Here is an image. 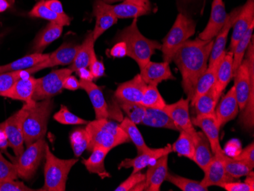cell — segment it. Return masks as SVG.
Returning a JSON list of instances; mask_svg holds the SVG:
<instances>
[{
	"label": "cell",
	"mask_w": 254,
	"mask_h": 191,
	"mask_svg": "<svg viewBox=\"0 0 254 191\" xmlns=\"http://www.w3.org/2000/svg\"><path fill=\"white\" fill-rule=\"evenodd\" d=\"M80 88L85 90L93 105L96 119L108 118L110 116L108 104L105 100L102 90L93 82L80 80Z\"/></svg>",
	"instance_id": "cb8c5ba5"
},
{
	"label": "cell",
	"mask_w": 254,
	"mask_h": 191,
	"mask_svg": "<svg viewBox=\"0 0 254 191\" xmlns=\"http://www.w3.org/2000/svg\"><path fill=\"white\" fill-rule=\"evenodd\" d=\"M34 190L27 187L23 182L17 180L0 182V191H32Z\"/></svg>",
	"instance_id": "f907efd6"
},
{
	"label": "cell",
	"mask_w": 254,
	"mask_h": 191,
	"mask_svg": "<svg viewBox=\"0 0 254 191\" xmlns=\"http://www.w3.org/2000/svg\"><path fill=\"white\" fill-rule=\"evenodd\" d=\"M36 85V78L30 76L29 78L18 79L13 87L2 97L13 100L22 101L25 104L34 102L33 100L34 90Z\"/></svg>",
	"instance_id": "484cf974"
},
{
	"label": "cell",
	"mask_w": 254,
	"mask_h": 191,
	"mask_svg": "<svg viewBox=\"0 0 254 191\" xmlns=\"http://www.w3.org/2000/svg\"><path fill=\"white\" fill-rule=\"evenodd\" d=\"M44 138L28 145L21 155L13 159L18 178L29 181L36 173L43 159L45 158L46 146Z\"/></svg>",
	"instance_id": "ba28073f"
},
{
	"label": "cell",
	"mask_w": 254,
	"mask_h": 191,
	"mask_svg": "<svg viewBox=\"0 0 254 191\" xmlns=\"http://www.w3.org/2000/svg\"><path fill=\"white\" fill-rule=\"evenodd\" d=\"M49 56L50 54H44L42 53H34L31 55L25 56L6 65H0V73L29 69L48 60Z\"/></svg>",
	"instance_id": "4dcf8cb0"
},
{
	"label": "cell",
	"mask_w": 254,
	"mask_h": 191,
	"mask_svg": "<svg viewBox=\"0 0 254 191\" xmlns=\"http://www.w3.org/2000/svg\"><path fill=\"white\" fill-rule=\"evenodd\" d=\"M10 5L11 4L8 0H0V12H5V10L9 8Z\"/></svg>",
	"instance_id": "94428289"
},
{
	"label": "cell",
	"mask_w": 254,
	"mask_h": 191,
	"mask_svg": "<svg viewBox=\"0 0 254 191\" xmlns=\"http://www.w3.org/2000/svg\"><path fill=\"white\" fill-rule=\"evenodd\" d=\"M71 146L75 156L80 157L88 149L89 138L85 128H76L69 136Z\"/></svg>",
	"instance_id": "b9f144b4"
},
{
	"label": "cell",
	"mask_w": 254,
	"mask_h": 191,
	"mask_svg": "<svg viewBox=\"0 0 254 191\" xmlns=\"http://www.w3.org/2000/svg\"><path fill=\"white\" fill-rule=\"evenodd\" d=\"M64 26L59 24L50 22L44 29L38 34L34 41L33 51L34 53H42L47 47L61 36Z\"/></svg>",
	"instance_id": "f546056e"
},
{
	"label": "cell",
	"mask_w": 254,
	"mask_h": 191,
	"mask_svg": "<svg viewBox=\"0 0 254 191\" xmlns=\"http://www.w3.org/2000/svg\"><path fill=\"white\" fill-rule=\"evenodd\" d=\"M219 98L215 95L213 89L211 88L209 92L198 98L194 104L196 115H213L218 105Z\"/></svg>",
	"instance_id": "f35d334b"
},
{
	"label": "cell",
	"mask_w": 254,
	"mask_h": 191,
	"mask_svg": "<svg viewBox=\"0 0 254 191\" xmlns=\"http://www.w3.org/2000/svg\"><path fill=\"white\" fill-rule=\"evenodd\" d=\"M209 140L203 132H198L194 140L193 161L202 171H205L213 158Z\"/></svg>",
	"instance_id": "83f0119b"
},
{
	"label": "cell",
	"mask_w": 254,
	"mask_h": 191,
	"mask_svg": "<svg viewBox=\"0 0 254 191\" xmlns=\"http://www.w3.org/2000/svg\"><path fill=\"white\" fill-rule=\"evenodd\" d=\"M110 151L111 149L104 147H96L91 150L89 158L82 161L89 173L98 175L101 179L111 178L105 165V158Z\"/></svg>",
	"instance_id": "4316f807"
},
{
	"label": "cell",
	"mask_w": 254,
	"mask_h": 191,
	"mask_svg": "<svg viewBox=\"0 0 254 191\" xmlns=\"http://www.w3.org/2000/svg\"><path fill=\"white\" fill-rule=\"evenodd\" d=\"M29 15L34 18H43V19L48 20L50 22H54V23L59 24L62 26L70 25L71 18L65 15H60L53 12L52 10L50 9L45 4V0H41L38 2L36 5L33 7L31 12H29Z\"/></svg>",
	"instance_id": "1f68e13d"
},
{
	"label": "cell",
	"mask_w": 254,
	"mask_h": 191,
	"mask_svg": "<svg viewBox=\"0 0 254 191\" xmlns=\"http://www.w3.org/2000/svg\"><path fill=\"white\" fill-rule=\"evenodd\" d=\"M195 23L185 14L179 13L168 35L163 39L161 51L165 62H172V58L178 48L193 36Z\"/></svg>",
	"instance_id": "52a82bcc"
},
{
	"label": "cell",
	"mask_w": 254,
	"mask_h": 191,
	"mask_svg": "<svg viewBox=\"0 0 254 191\" xmlns=\"http://www.w3.org/2000/svg\"><path fill=\"white\" fill-rule=\"evenodd\" d=\"M8 1L10 2L11 5H13L14 2H15V0H8Z\"/></svg>",
	"instance_id": "be15d7a7"
},
{
	"label": "cell",
	"mask_w": 254,
	"mask_h": 191,
	"mask_svg": "<svg viewBox=\"0 0 254 191\" xmlns=\"http://www.w3.org/2000/svg\"><path fill=\"white\" fill-rule=\"evenodd\" d=\"M165 181L178 187L183 191H208V188H204L200 182L188 179L179 175L168 173Z\"/></svg>",
	"instance_id": "7bdbcfd3"
},
{
	"label": "cell",
	"mask_w": 254,
	"mask_h": 191,
	"mask_svg": "<svg viewBox=\"0 0 254 191\" xmlns=\"http://www.w3.org/2000/svg\"><path fill=\"white\" fill-rule=\"evenodd\" d=\"M44 165V185L40 191H65L68 174L78 159H61L51 152L48 145L46 146Z\"/></svg>",
	"instance_id": "8992f818"
},
{
	"label": "cell",
	"mask_w": 254,
	"mask_h": 191,
	"mask_svg": "<svg viewBox=\"0 0 254 191\" xmlns=\"http://www.w3.org/2000/svg\"><path fill=\"white\" fill-rule=\"evenodd\" d=\"M54 118L57 122L65 125H87L88 123V121L72 114L64 105L61 107V109L55 114Z\"/></svg>",
	"instance_id": "f6af8a7d"
},
{
	"label": "cell",
	"mask_w": 254,
	"mask_h": 191,
	"mask_svg": "<svg viewBox=\"0 0 254 191\" xmlns=\"http://www.w3.org/2000/svg\"><path fill=\"white\" fill-rule=\"evenodd\" d=\"M8 147H9V145H8V140H7L5 132L0 128V151L7 152V149Z\"/></svg>",
	"instance_id": "680465c9"
},
{
	"label": "cell",
	"mask_w": 254,
	"mask_h": 191,
	"mask_svg": "<svg viewBox=\"0 0 254 191\" xmlns=\"http://www.w3.org/2000/svg\"><path fill=\"white\" fill-rule=\"evenodd\" d=\"M108 7L118 19L119 18H137L142 15H148L152 12V10L127 2L125 0L122 3L116 5H111L108 4Z\"/></svg>",
	"instance_id": "e575fe53"
},
{
	"label": "cell",
	"mask_w": 254,
	"mask_h": 191,
	"mask_svg": "<svg viewBox=\"0 0 254 191\" xmlns=\"http://www.w3.org/2000/svg\"><path fill=\"white\" fill-rule=\"evenodd\" d=\"M80 45L72 44H63L57 51L50 54L49 58L44 62L29 68L31 75L41 70V69L57 66L59 65H68L72 64L79 49Z\"/></svg>",
	"instance_id": "5bb4252c"
},
{
	"label": "cell",
	"mask_w": 254,
	"mask_h": 191,
	"mask_svg": "<svg viewBox=\"0 0 254 191\" xmlns=\"http://www.w3.org/2000/svg\"><path fill=\"white\" fill-rule=\"evenodd\" d=\"M172 145L168 144L165 147L160 148V149H148L146 152L138 154L134 159H126L121 162L118 168H132V173L141 172L142 169L148 165H152L157 159L161 158L165 155H169L172 152Z\"/></svg>",
	"instance_id": "9a60e30c"
},
{
	"label": "cell",
	"mask_w": 254,
	"mask_h": 191,
	"mask_svg": "<svg viewBox=\"0 0 254 191\" xmlns=\"http://www.w3.org/2000/svg\"><path fill=\"white\" fill-rule=\"evenodd\" d=\"M120 126L124 129L127 136L129 137V140L133 142L138 154L146 152L150 149V148L145 143L140 131L138 130L137 128L136 125L131 121L129 118H124Z\"/></svg>",
	"instance_id": "8d00e7d4"
},
{
	"label": "cell",
	"mask_w": 254,
	"mask_h": 191,
	"mask_svg": "<svg viewBox=\"0 0 254 191\" xmlns=\"http://www.w3.org/2000/svg\"><path fill=\"white\" fill-rule=\"evenodd\" d=\"M241 8L242 7L235 8L229 15H228L226 22L224 25L223 28L214 38L213 46H212L210 57H209L208 66H212L215 64H219L225 57L227 52L225 51V47H226L230 30L232 29L233 27L238 15L241 12Z\"/></svg>",
	"instance_id": "4fadbf2b"
},
{
	"label": "cell",
	"mask_w": 254,
	"mask_h": 191,
	"mask_svg": "<svg viewBox=\"0 0 254 191\" xmlns=\"http://www.w3.org/2000/svg\"><path fill=\"white\" fill-rule=\"evenodd\" d=\"M125 1L152 10V5H151L149 0H125Z\"/></svg>",
	"instance_id": "91938a15"
},
{
	"label": "cell",
	"mask_w": 254,
	"mask_h": 191,
	"mask_svg": "<svg viewBox=\"0 0 254 191\" xmlns=\"http://www.w3.org/2000/svg\"><path fill=\"white\" fill-rule=\"evenodd\" d=\"M139 104L146 108L161 110H163L167 105L165 100L160 94L157 85H147L142 101Z\"/></svg>",
	"instance_id": "60d3db41"
},
{
	"label": "cell",
	"mask_w": 254,
	"mask_h": 191,
	"mask_svg": "<svg viewBox=\"0 0 254 191\" xmlns=\"http://www.w3.org/2000/svg\"><path fill=\"white\" fill-rule=\"evenodd\" d=\"M254 22V0H248L241 8V12L234 24L230 51L233 52L239 40L249 29L251 24Z\"/></svg>",
	"instance_id": "ac0fdd59"
},
{
	"label": "cell",
	"mask_w": 254,
	"mask_h": 191,
	"mask_svg": "<svg viewBox=\"0 0 254 191\" xmlns=\"http://www.w3.org/2000/svg\"><path fill=\"white\" fill-rule=\"evenodd\" d=\"M64 88L70 90V91L78 90L80 88V81H78L74 75H68L64 80Z\"/></svg>",
	"instance_id": "11a10c76"
},
{
	"label": "cell",
	"mask_w": 254,
	"mask_h": 191,
	"mask_svg": "<svg viewBox=\"0 0 254 191\" xmlns=\"http://www.w3.org/2000/svg\"><path fill=\"white\" fill-rule=\"evenodd\" d=\"M19 79L18 71L0 73V96H3Z\"/></svg>",
	"instance_id": "7dc6e473"
},
{
	"label": "cell",
	"mask_w": 254,
	"mask_h": 191,
	"mask_svg": "<svg viewBox=\"0 0 254 191\" xmlns=\"http://www.w3.org/2000/svg\"><path fill=\"white\" fill-rule=\"evenodd\" d=\"M140 75L147 85H158L166 80H175L169 63H156L150 61L140 69Z\"/></svg>",
	"instance_id": "d6986e66"
},
{
	"label": "cell",
	"mask_w": 254,
	"mask_h": 191,
	"mask_svg": "<svg viewBox=\"0 0 254 191\" xmlns=\"http://www.w3.org/2000/svg\"><path fill=\"white\" fill-rule=\"evenodd\" d=\"M142 124L152 127L165 128L180 131L174 121L164 110L146 108V112Z\"/></svg>",
	"instance_id": "f1b7e54d"
},
{
	"label": "cell",
	"mask_w": 254,
	"mask_h": 191,
	"mask_svg": "<svg viewBox=\"0 0 254 191\" xmlns=\"http://www.w3.org/2000/svg\"><path fill=\"white\" fill-rule=\"evenodd\" d=\"M235 95L241 111L240 124L244 129L251 130L254 127V42L247 50L244 59L235 73Z\"/></svg>",
	"instance_id": "7a4b0ae2"
},
{
	"label": "cell",
	"mask_w": 254,
	"mask_h": 191,
	"mask_svg": "<svg viewBox=\"0 0 254 191\" xmlns=\"http://www.w3.org/2000/svg\"><path fill=\"white\" fill-rule=\"evenodd\" d=\"M216 157L219 158L222 161L227 173L233 177L234 178H240L241 177L247 176L251 172H253V169H254L253 167L247 164L246 162L238 160L234 158L232 159V158L227 156L225 154Z\"/></svg>",
	"instance_id": "d590c367"
},
{
	"label": "cell",
	"mask_w": 254,
	"mask_h": 191,
	"mask_svg": "<svg viewBox=\"0 0 254 191\" xmlns=\"http://www.w3.org/2000/svg\"><path fill=\"white\" fill-rule=\"evenodd\" d=\"M171 145L173 152H176L179 156L186 157L190 160L193 159V138L188 132L181 130L179 137L176 142Z\"/></svg>",
	"instance_id": "ab89813d"
},
{
	"label": "cell",
	"mask_w": 254,
	"mask_h": 191,
	"mask_svg": "<svg viewBox=\"0 0 254 191\" xmlns=\"http://www.w3.org/2000/svg\"><path fill=\"white\" fill-rule=\"evenodd\" d=\"M45 4L53 12L60 15H64V7L59 0H45Z\"/></svg>",
	"instance_id": "9f6ffc18"
},
{
	"label": "cell",
	"mask_w": 254,
	"mask_h": 191,
	"mask_svg": "<svg viewBox=\"0 0 254 191\" xmlns=\"http://www.w3.org/2000/svg\"><path fill=\"white\" fill-rule=\"evenodd\" d=\"M116 41L125 43L127 56L137 63L140 69L149 62L155 51L161 48L158 41L148 39L139 31L136 18H133L129 26L118 33Z\"/></svg>",
	"instance_id": "3957f363"
},
{
	"label": "cell",
	"mask_w": 254,
	"mask_h": 191,
	"mask_svg": "<svg viewBox=\"0 0 254 191\" xmlns=\"http://www.w3.org/2000/svg\"><path fill=\"white\" fill-rule=\"evenodd\" d=\"M93 15L96 18L93 33L94 41H97L110 28L118 22V18L111 12L108 4L103 0H97L94 4Z\"/></svg>",
	"instance_id": "ffe728a7"
},
{
	"label": "cell",
	"mask_w": 254,
	"mask_h": 191,
	"mask_svg": "<svg viewBox=\"0 0 254 191\" xmlns=\"http://www.w3.org/2000/svg\"><path fill=\"white\" fill-rule=\"evenodd\" d=\"M234 159L238 160L243 161L248 165L254 168V143L251 142L246 148L242 150L241 154L238 156L235 157Z\"/></svg>",
	"instance_id": "816d5d0a"
},
{
	"label": "cell",
	"mask_w": 254,
	"mask_h": 191,
	"mask_svg": "<svg viewBox=\"0 0 254 191\" xmlns=\"http://www.w3.org/2000/svg\"><path fill=\"white\" fill-rule=\"evenodd\" d=\"M94 45L95 41L93 38V33L91 31L87 35L83 43L80 45L79 49L72 65L69 66V69L75 72L81 68H88L91 59V51L94 49Z\"/></svg>",
	"instance_id": "836d02e7"
},
{
	"label": "cell",
	"mask_w": 254,
	"mask_h": 191,
	"mask_svg": "<svg viewBox=\"0 0 254 191\" xmlns=\"http://www.w3.org/2000/svg\"><path fill=\"white\" fill-rule=\"evenodd\" d=\"M53 108L54 102L51 98L34 102L29 107L23 123V132L26 147L33 142L44 138Z\"/></svg>",
	"instance_id": "5b68a950"
},
{
	"label": "cell",
	"mask_w": 254,
	"mask_h": 191,
	"mask_svg": "<svg viewBox=\"0 0 254 191\" xmlns=\"http://www.w3.org/2000/svg\"><path fill=\"white\" fill-rule=\"evenodd\" d=\"M85 129L89 138L87 149L88 152L96 147L107 148L111 150L118 145L130 141L120 125L108 121V118L88 122Z\"/></svg>",
	"instance_id": "277c9868"
},
{
	"label": "cell",
	"mask_w": 254,
	"mask_h": 191,
	"mask_svg": "<svg viewBox=\"0 0 254 191\" xmlns=\"http://www.w3.org/2000/svg\"><path fill=\"white\" fill-rule=\"evenodd\" d=\"M214 39L203 41L199 38L188 40L178 48L173 57L182 76V87L188 99H192L198 79L208 68Z\"/></svg>",
	"instance_id": "6da1fadb"
},
{
	"label": "cell",
	"mask_w": 254,
	"mask_h": 191,
	"mask_svg": "<svg viewBox=\"0 0 254 191\" xmlns=\"http://www.w3.org/2000/svg\"><path fill=\"white\" fill-rule=\"evenodd\" d=\"M75 72L79 76L80 80L92 82L95 79L93 75L91 74V71L87 68H81V69L75 71Z\"/></svg>",
	"instance_id": "6f0895ef"
},
{
	"label": "cell",
	"mask_w": 254,
	"mask_h": 191,
	"mask_svg": "<svg viewBox=\"0 0 254 191\" xmlns=\"http://www.w3.org/2000/svg\"><path fill=\"white\" fill-rule=\"evenodd\" d=\"M121 108L127 114V118L131 121L139 125L142 124V120L146 112V108L139 103H131V102H120Z\"/></svg>",
	"instance_id": "ee69618b"
},
{
	"label": "cell",
	"mask_w": 254,
	"mask_h": 191,
	"mask_svg": "<svg viewBox=\"0 0 254 191\" xmlns=\"http://www.w3.org/2000/svg\"><path fill=\"white\" fill-rule=\"evenodd\" d=\"M18 178L15 164L8 162L0 151V182L12 181Z\"/></svg>",
	"instance_id": "bcb514c9"
},
{
	"label": "cell",
	"mask_w": 254,
	"mask_h": 191,
	"mask_svg": "<svg viewBox=\"0 0 254 191\" xmlns=\"http://www.w3.org/2000/svg\"><path fill=\"white\" fill-rule=\"evenodd\" d=\"M110 54L113 58H122L127 56V48L125 43L124 41H118L111 48Z\"/></svg>",
	"instance_id": "db71d44e"
},
{
	"label": "cell",
	"mask_w": 254,
	"mask_h": 191,
	"mask_svg": "<svg viewBox=\"0 0 254 191\" xmlns=\"http://www.w3.org/2000/svg\"><path fill=\"white\" fill-rule=\"evenodd\" d=\"M239 105L233 85L215 108V115L219 127H222L227 123L235 119L239 113Z\"/></svg>",
	"instance_id": "7402d4cb"
},
{
	"label": "cell",
	"mask_w": 254,
	"mask_h": 191,
	"mask_svg": "<svg viewBox=\"0 0 254 191\" xmlns=\"http://www.w3.org/2000/svg\"><path fill=\"white\" fill-rule=\"evenodd\" d=\"M184 1H190V0H184Z\"/></svg>",
	"instance_id": "e7e4bbea"
},
{
	"label": "cell",
	"mask_w": 254,
	"mask_h": 191,
	"mask_svg": "<svg viewBox=\"0 0 254 191\" xmlns=\"http://www.w3.org/2000/svg\"><path fill=\"white\" fill-rule=\"evenodd\" d=\"M145 181V175L141 173L140 172L137 173L132 174L129 178L121 184L115 191H129L133 189L134 187L136 186L138 184Z\"/></svg>",
	"instance_id": "c3c4849f"
},
{
	"label": "cell",
	"mask_w": 254,
	"mask_h": 191,
	"mask_svg": "<svg viewBox=\"0 0 254 191\" xmlns=\"http://www.w3.org/2000/svg\"><path fill=\"white\" fill-rule=\"evenodd\" d=\"M227 191H254V187L247 182H227L219 185Z\"/></svg>",
	"instance_id": "f5cc1de1"
},
{
	"label": "cell",
	"mask_w": 254,
	"mask_h": 191,
	"mask_svg": "<svg viewBox=\"0 0 254 191\" xmlns=\"http://www.w3.org/2000/svg\"><path fill=\"white\" fill-rule=\"evenodd\" d=\"M189 103L188 98H181L175 103L166 105L163 110L174 121L180 132L182 130L188 132L195 140L197 137L198 132L194 128L190 115Z\"/></svg>",
	"instance_id": "8fae6325"
},
{
	"label": "cell",
	"mask_w": 254,
	"mask_h": 191,
	"mask_svg": "<svg viewBox=\"0 0 254 191\" xmlns=\"http://www.w3.org/2000/svg\"><path fill=\"white\" fill-rule=\"evenodd\" d=\"M34 102L25 104L22 108L17 111L16 113L0 124V128L5 132L8 145L13 150L15 156L21 155L23 151L25 150L23 123L28 113V108Z\"/></svg>",
	"instance_id": "9c48e42d"
},
{
	"label": "cell",
	"mask_w": 254,
	"mask_h": 191,
	"mask_svg": "<svg viewBox=\"0 0 254 191\" xmlns=\"http://www.w3.org/2000/svg\"><path fill=\"white\" fill-rule=\"evenodd\" d=\"M233 76V52L229 51L226 52L218 65L215 85L212 88L217 98H220L222 92L228 86Z\"/></svg>",
	"instance_id": "d4e9b609"
},
{
	"label": "cell",
	"mask_w": 254,
	"mask_h": 191,
	"mask_svg": "<svg viewBox=\"0 0 254 191\" xmlns=\"http://www.w3.org/2000/svg\"><path fill=\"white\" fill-rule=\"evenodd\" d=\"M228 14L225 9L223 0H213L211 9L210 18L205 29L199 35L198 38L203 41L214 39L218 33L223 28L226 22Z\"/></svg>",
	"instance_id": "2e32d148"
},
{
	"label": "cell",
	"mask_w": 254,
	"mask_h": 191,
	"mask_svg": "<svg viewBox=\"0 0 254 191\" xmlns=\"http://www.w3.org/2000/svg\"><path fill=\"white\" fill-rule=\"evenodd\" d=\"M205 176L200 182L204 188L218 186L227 182H234L233 177L228 175L225 171V167L219 158L214 155L210 163L205 168Z\"/></svg>",
	"instance_id": "603a6c76"
},
{
	"label": "cell",
	"mask_w": 254,
	"mask_h": 191,
	"mask_svg": "<svg viewBox=\"0 0 254 191\" xmlns=\"http://www.w3.org/2000/svg\"><path fill=\"white\" fill-rule=\"evenodd\" d=\"M89 70L94 76V78H98L105 75V65L101 61H98L95 52V48L91 51V59H90Z\"/></svg>",
	"instance_id": "681fc988"
},
{
	"label": "cell",
	"mask_w": 254,
	"mask_h": 191,
	"mask_svg": "<svg viewBox=\"0 0 254 191\" xmlns=\"http://www.w3.org/2000/svg\"><path fill=\"white\" fill-rule=\"evenodd\" d=\"M220 63L212 65V66H208L205 72L198 79L196 85H195V90H194L193 96L190 100L191 105L192 107L198 98L209 92V90L215 85L217 69H218Z\"/></svg>",
	"instance_id": "d6a6232c"
},
{
	"label": "cell",
	"mask_w": 254,
	"mask_h": 191,
	"mask_svg": "<svg viewBox=\"0 0 254 191\" xmlns=\"http://www.w3.org/2000/svg\"><path fill=\"white\" fill-rule=\"evenodd\" d=\"M192 125L200 128L202 132L205 134L207 139L210 144L212 153L215 156L225 154L221 148L219 142V132L221 127L218 125V121L215 114L213 115H196L195 118H192Z\"/></svg>",
	"instance_id": "7c38bea8"
},
{
	"label": "cell",
	"mask_w": 254,
	"mask_h": 191,
	"mask_svg": "<svg viewBox=\"0 0 254 191\" xmlns=\"http://www.w3.org/2000/svg\"><path fill=\"white\" fill-rule=\"evenodd\" d=\"M168 155L161 156L152 165H148L145 174L146 191H159L168 173Z\"/></svg>",
	"instance_id": "44dd1931"
},
{
	"label": "cell",
	"mask_w": 254,
	"mask_h": 191,
	"mask_svg": "<svg viewBox=\"0 0 254 191\" xmlns=\"http://www.w3.org/2000/svg\"><path fill=\"white\" fill-rule=\"evenodd\" d=\"M105 3L110 4L114 2H119V1H124V0H103Z\"/></svg>",
	"instance_id": "6125c7cd"
},
{
	"label": "cell",
	"mask_w": 254,
	"mask_h": 191,
	"mask_svg": "<svg viewBox=\"0 0 254 191\" xmlns=\"http://www.w3.org/2000/svg\"><path fill=\"white\" fill-rule=\"evenodd\" d=\"M147 85L140 74H138L131 80L121 84L115 92V97L119 102L140 103Z\"/></svg>",
	"instance_id": "e0dca14e"
},
{
	"label": "cell",
	"mask_w": 254,
	"mask_h": 191,
	"mask_svg": "<svg viewBox=\"0 0 254 191\" xmlns=\"http://www.w3.org/2000/svg\"><path fill=\"white\" fill-rule=\"evenodd\" d=\"M73 71L69 68L57 69L48 75L36 79L33 100L39 102L42 100L49 99L61 93L64 89V82L68 75H72Z\"/></svg>",
	"instance_id": "30bf717a"
},
{
	"label": "cell",
	"mask_w": 254,
	"mask_h": 191,
	"mask_svg": "<svg viewBox=\"0 0 254 191\" xmlns=\"http://www.w3.org/2000/svg\"><path fill=\"white\" fill-rule=\"evenodd\" d=\"M254 29V22L251 24L249 29L247 31L243 37L239 40L235 50L233 51V71L234 75L236 72L238 67L243 61L247 50L253 39V32Z\"/></svg>",
	"instance_id": "74e56055"
}]
</instances>
